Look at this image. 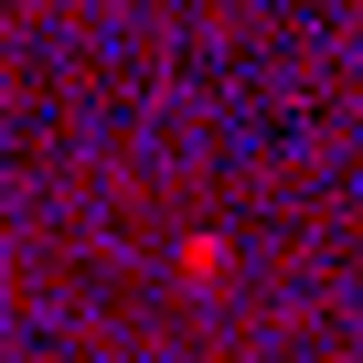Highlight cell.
Returning a JSON list of instances; mask_svg holds the SVG:
<instances>
[{
    "instance_id": "obj_1",
    "label": "cell",
    "mask_w": 363,
    "mask_h": 363,
    "mask_svg": "<svg viewBox=\"0 0 363 363\" xmlns=\"http://www.w3.org/2000/svg\"><path fill=\"white\" fill-rule=\"evenodd\" d=\"M182 278H225V235H193V246H182Z\"/></svg>"
}]
</instances>
